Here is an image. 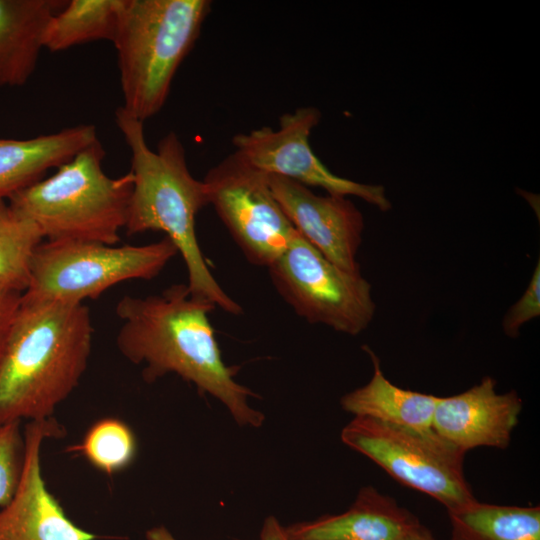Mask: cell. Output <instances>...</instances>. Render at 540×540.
<instances>
[{
    "label": "cell",
    "instance_id": "17",
    "mask_svg": "<svg viewBox=\"0 0 540 540\" xmlns=\"http://www.w3.org/2000/svg\"><path fill=\"white\" fill-rule=\"evenodd\" d=\"M363 349L370 356L373 375L364 386L341 398L342 408L354 416H367L397 426L431 429L439 397L402 389L384 375L379 358L368 346Z\"/></svg>",
    "mask_w": 540,
    "mask_h": 540
},
{
    "label": "cell",
    "instance_id": "26",
    "mask_svg": "<svg viewBox=\"0 0 540 540\" xmlns=\"http://www.w3.org/2000/svg\"><path fill=\"white\" fill-rule=\"evenodd\" d=\"M147 540H177L165 526H156L146 532Z\"/></svg>",
    "mask_w": 540,
    "mask_h": 540
},
{
    "label": "cell",
    "instance_id": "22",
    "mask_svg": "<svg viewBox=\"0 0 540 540\" xmlns=\"http://www.w3.org/2000/svg\"><path fill=\"white\" fill-rule=\"evenodd\" d=\"M24 458L21 422L0 424V507L7 504L19 483Z\"/></svg>",
    "mask_w": 540,
    "mask_h": 540
},
{
    "label": "cell",
    "instance_id": "15",
    "mask_svg": "<svg viewBox=\"0 0 540 540\" xmlns=\"http://www.w3.org/2000/svg\"><path fill=\"white\" fill-rule=\"evenodd\" d=\"M97 137L93 124H80L29 139L0 138V200L44 178Z\"/></svg>",
    "mask_w": 540,
    "mask_h": 540
},
{
    "label": "cell",
    "instance_id": "21",
    "mask_svg": "<svg viewBox=\"0 0 540 540\" xmlns=\"http://www.w3.org/2000/svg\"><path fill=\"white\" fill-rule=\"evenodd\" d=\"M98 470L113 474L125 469L135 458L136 438L123 421L104 418L95 422L82 442L74 447Z\"/></svg>",
    "mask_w": 540,
    "mask_h": 540
},
{
    "label": "cell",
    "instance_id": "10",
    "mask_svg": "<svg viewBox=\"0 0 540 540\" xmlns=\"http://www.w3.org/2000/svg\"><path fill=\"white\" fill-rule=\"evenodd\" d=\"M321 112L300 107L283 114L279 128L262 127L233 137L234 153L267 175H278L305 186L321 187L331 195H353L386 212L392 204L382 185L363 184L332 173L313 152L309 136Z\"/></svg>",
    "mask_w": 540,
    "mask_h": 540
},
{
    "label": "cell",
    "instance_id": "8",
    "mask_svg": "<svg viewBox=\"0 0 540 540\" xmlns=\"http://www.w3.org/2000/svg\"><path fill=\"white\" fill-rule=\"evenodd\" d=\"M267 269L278 294L308 323L355 336L374 317L371 284L361 272L339 268L298 232Z\"/></svg>",
    "mask_w": 540,
    "mask_h": 540
},
{
    "label": "cell",
    "instance_id": "9",
    "mask_svg": "<svg viewBox=\"0 0 540 540\" xmlns=\"http://www.w3.org/2000/svg\"><path fill=\"white\" fill-rule=\"evenodd\" d=\"M208 205L246 257L268 268L296 234L268 183V175L234 152L212 167L202 180Z\"/></svg>",
    "mask_w": 540,
    "mask_h": 540
},
{
    "label": "cell",
    "instance_id": "24",
    "mask_svg": "<svg viewBox=\"0 0 540 540\" xmlns=\"http://www.w3.org/2000/svg\"><path fill=\"white\" fill-rule=\"evenodd\" d=\"M22 293L0 287V353L20 307Z\"/></svg>",
    "mask_w": 540,
    "mask_h": 540
},
{
    "label": "cell",
    "instance_id": "2",
    "mask_svg": "<svg viewBox=\"0 0 540 540\" xmlns=\"http://www.w3.org/2000/svg\"><path fill=\"white\" fill-rule=\"evenodd\" d=\"M93 332L83 303L21 297L0 353V424L52 418L86 371Z\"/></svg>",
    "mask_w": 540,
    "mask_h": 540
},
{
    "label": "cell",
    "instance_id": "5",
    "mask_svg": "<svg viewBox=\"0 0 540 540\" xmlns=\"http://www.w3.org/2000/svg\"><path fill=\"white\" fill-rule=\"evenodd\" d=\"M210 9L209 0H123L112 43L127 113L144 122L163 108Z\"/></svg>",
    "mask_w": 540,
    "mask_h": 540
},
{
    "label": "cell",
    "instance_id": "14",
    "mask_svg": "<svg viewBox=\"0 0 540 540\" xmlns=\"http://www.w3.org/2000/svg\"><path fill=\"white\" fill-rule=\"evenodd\" d=\"M422 523L395 499L365 486L348 510L284 527L288 540H403Z\"/></svg>",
    "mask_w": 540,
    "mask_h": 540
},
{
    "label": "cell",
    "instance_id": "7",
    "mask_svg": "<svg viewBox=\"0 0 540 540\" xmlns=\"http://www.w3.org/2000/svg\"><path fill=\"white\" fill-rule=\"evenodd\" d=\"M341 440L401 484L423 492L447 512L476 501L464 475L465 453L431 429L397 426L354 416Z\"/></svg>",
    "mask_w": 540,
    "mask_h": 540
},
{
    "label": "cell",
    "instance_id": "6",
    "mask_svg": "<svg viewBox=\"0 0 540 540\" xmlns=\"http://www.w3.org/2000/svg\"><path fill=\"white\" fill-rule=\"evenodd\" d=\"M178 254L164 237L145 245L45 241L34 253L26 302L80 304L127 280H150Z\"/></svg>",
    "mask_w": 540,
    "mask_h": 540
},
{
    "label": "cell",
    "instance_id": "3",
    "mask_svg": "<svg viewBox=\"0 0 540 540\" xmlns=\"http://www.w3.org/2000/svg\"><path fill=\"white\" fill-rule=\"evenodd\" d=\"M115 123L131 155L133 185L125 226L127 235L147 231L166 234L182 256L193 296L223 311L240 315L243 308L216 281L200 249L195 232L198 212L208 205L206 188L190 173L182 142L169 132L152 150L145 139L144 122L115 110Z\"/></svg>",
    "mask_w": 540,
    "mask_h": 540
},
{
    "label": "cell",
    "instance_id": "20",
    "mask_svg": "<svg viewBox=\"0 0 540 540\" xmlns=\"http://www.w3.org/2000/svg\"><path fill=\"white\" fill-rule=\"evenodd\" d=\"M43 242L37 226L0 200V287L19 293L27 289L34 253Z\"/></svg>",
    "mask_w": 540,
    "mask_h": 540
},
{
    "label": "cell",
    "instance_id": "4",
    "mask_svg": "<svg viewBox=\"0 0 540 540\" xmlns=\"http://www.w3.org/2000/svg\"><path fill=\"white\" fill-rule=\"evenodd\" d=\"M104 157L96 139L7 202L32 221L46 241L117 245L127 222L133 179L130 172L109 177L102 167Z\"/></svg>",
    "mask_w": 540,
    "mask_h": 540
},
{
    "label": "cell",
    "instance_id": "27",
    "mask_svg": "<svg viewBox=\"0 0 540 540\" xmlns=\"http://www.w3.org/2000/svg\"><path fill=\"white\" fill-rule=\"evenodd\" d=\"M403 540H436L431 531L421 524L418 528L407 535Z\"/></svg>",
    "mask_w": 540,
    "mask_h": 540
},
{
    "label": "cell",
    "instance_id": "11",
    "mask_svg": "<svg viewBox=\"0 0 540 540\" xmlns=\"http://www.w3.org/2000/svg\"><path fill=\"white\" fill-rule=\"evenodd\" d=\"M23 433L22 471L14 495L0 507V540H95L68 518L42 475V446L61 426L53 418L29 421Z\"/></svg>",
    "mask_w": 540,
    "mask_h": 540
},
{
    "label": "cell",
    "instance_id": "18",
    "mask_svg": "<svg viewBox=\"0 0 540 540\" xmlns=\"http://www.w3.org/2000/svg\"><path fill=\"white\" fill-rule=\"evenodd\" d=\"M451 540H540V507L480 503L448 511Z\"/></svg>",
    "mask_w": 540,
    "mask_h": 540
},
{
    "label": "cell",
    "instance_id": "16",
    "mask_svg": "<svg viewBox=\"0 0 540 540\" xmlns=\"http://www.w3.org/2000/svg\"><path fill=\"white\" fill-rule=\"evenodd\" d=\"M66 2L0 0V86L26 84L36 69L46 25Z\"/></svg>",
    "mask_w": 540,
    "mask_h": 540
},
{
    "label": "cell",
    "instance_id": "23",
    "mask_svg": "<svg viewBox=\"0 0 540 540\" xmlns=\"http://www.w3.org/2000/svg\"><path fill=\"white\" fill-rule=\"evenodd\" d=\"M540 316V262L520 299L507 311L502 321L504 333L515 338L520 328L530 320Z\"/></svg>",
    "mask_w": 540,
    "mask_h": 540
},
{
    "label": "cell",
    "instance_id": "25",
    "mask_svg": "<svg viewBox=\"0 0 540 540\" xmlns=\"http://www.w3.org/2000/svg\"><path fill=\"white\" fill-rule=\"evenodd\" d=\"M260 540H288L284 527L274 516L267 517L262 525Z\"/></svg>",
    "mask_w": 540,
    "mask_h": 540
},
{
    "label": "cell",
    "instance_id": "12",
    "mask_svg": "<svg viewBox=\"0 0 540 540\" xmlns=\"http://www.w3.org/2000/svg\"><path fill=\"white\" fill-rule=\"evenodd\" d=\"M274 198L296 231L339 268L359 273L356 256L362 242L364 219L347 197L315 194L307 186L278 175H268Z\"/></svg>",
    "mask_w": 540,
    "mask_h": 540
},
{
    "label": "cell",
    "instance_id": "13",
    "mask_svg": "<svg viewBox=\"0 0 540 540\" xmlns=\"http://www.w3.org/2000/svg\"><path fill=\"white\" fill-rule=\"evenodd\" d=\"M496 384L486 376L460 394L439 397L432 429L464 452L477 447L507 448L522 400L514 390L499 394Z\"/></svg>",
    "mask_w": 540,
    "mask_h": 540
},
{
    "label": "cell",
    "instance_id": "1",
    "mask_svg": "<svg viewBox=\"0 0 540 540\" xmlns=\"http://www.w3.org/2000/svg\"><path fill=\"white\" fill-rule=\"evenodd\" d=\"M215 308L193 296L187 284L146 297L126 295L115 308L121 321L117 348L129 362L143 366L146 382L176 374L222 402L239 425L259 427L265 417L249 404L255 393L235 380L238 368L223 361L209 320Z\"/></svg>",
    "mask_w": 540,
    "mask_h": 540
},
{
    "label": "cell",
    "instance_id": "19",
    "mask_svg": "<svg viewBox=\"0 0 540 540\" xmlns=\"http://www.w3.org/2000/svg\"><path fill=\"white\" fill-rule=\"evenodd\" d=\"M123 0H71L51 16L43 33V48L51 52L92 41L113 42Z\"/></svg>",
    "mask_w": 540,
    "mask_h": 540
}]
</instances>
